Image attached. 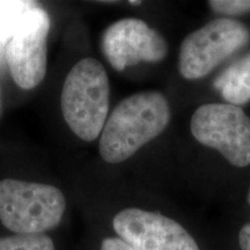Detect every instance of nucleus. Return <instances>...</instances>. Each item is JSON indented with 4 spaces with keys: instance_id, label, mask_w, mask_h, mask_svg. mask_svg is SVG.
Masks as SVG:
<instances>
[{
    "instance_id": "nucleus-1",
    "label": "nucleus",
    "mask_w": 250,
    "mask_h": 250,
    "mask_svg": "<svg viewBox=\"0 0 250 250\" xmlns=\"http://www.w3.org/2000/svg\"><path fill=\"white\" fill-rule=\"evenodd\" d=\"M170 120L167 99L155 90L122 100L109 115L100 138L101 158L120 164L164 132Z\"/></svg>"
},
{
    "instance_id": "nucleus-2",
    "label": "nucleus",
    "mask_w": 250,
    "mask_h": 250,
    "mask_svg": "<svg viewBox=\"0 0 250 250\" xmlns=\"http://www.w3.org/2000/svg\"><path fill=\"white\" fill-rule=\"evenodd\" d=\"M108 74L95 58H83L71 68L62 83L61 107L72 132L85 142L101 134L109 112Z\"/></svg>"
},
{
    "instance_id": "nucleus-3",
    "label": "nucleus",
    "mask_w": 250,
    "mask_h": 250,
    "mask_svg": "<svg viewBox=\"0 0 250 250\" xmlns=\"http://www.w3.org/2000/svg\"><path fill=\"white\" fill-rule=\"evenodd\" d=\"M65 208V196L54 186L0 181V221L14 234H45L59 226Z\"/></svg>"
},
{
    "instance_id": "nucleus-4",
    "label": "nucleus",
    "mask_w": 250,
    "mask_h": 250,
    "mask_svg": "<svg viewBox=\"0 0 250 250\" xmlns=\"http://www.w3.org/2000/svg\"><path fill=\"white\" fill-rule=\"evenodd\" d=\"M249 41L250 31L242 22L215 19L183 40L179 58L181 74L188 80L201 79Z\"/></svg>"
},
{
    "instance_id": "nucleus-5",
    "label": "nucleus",
    "mask_w": 250,
    "mask_h": 250,
    "mask_svg": "<svg viewBox=\"0 0 250 250\" xmlns=\"http://www.w3.org/2000/svg\"><path fill=\"white\" fill-rule=\"evenodd\" d=\"M192 136L217 149L235 167L250 165V117L241 107L228 103L201 105L192 115Z\"/></svg>"
},
{
    "instance_id": "nucleus-6",
    "label": "nucleus",
    "mask_w": 250,
    "mask_h": 250,
    "mask_svg": "<svg viewBox=\"0 0 250 250\" xmlns=\"http://www.w3.org/2000/svg\"><path fill=\"white\" fill-rule=\"evenodd\" d=\"M49 14L35 5L27 11L5 49L11 76L22 89H33L46 74Z\"/></svg>"
},
{
    "instance_id": "nucleus-7",
    "label": "nucleus",
    "mask_w": 250,
    "mask_h": 250,
    "mask_svg": "<svg viewBox=\"0 0 250 250\" xmlns=\"http://www.w3.org/2000/svg\"><path fill=\"white\" fill-rule=\"evenodd\" d=\"M112 227L136 250H201L182 225L158 212L125 208L112 219Z\"/></svg>"
},
{
    "instance_id": "nucleus-8",
    "label": "nucleus",
    "mask_w": 250,
    "mask_h": 250,
    "mask_svg": "<svg viewBox=\"0 0 250 250\" xmlns=\"http://www.w3.org/2000/svg\"><path fill=\"white\" fill-rule=\"evenodd\" d=\"M101 49L116 71H124L142 62H159L168 54L164 36L145 21L133 18L116 21L103 31Z\"/></svg>"
},
{
    "instance_id": "nucleus-9",
    "label": "nucleus",
    "mask_w": 250,
    "mask_h": 250,
    "mask_svg": "<svg viewBox=\"0 0 250 250\" xmlns=\"http://www.w3.org/2000/svg\"><path fill=\"white\" fill-rule=\"evenodd\" d=\"M213 87L228 104L240 107L250 102V52L221 72Z\"/></svg>"
},
{
    "instance_id": "nucleus-10",
    "label": "nucleus",
    "mask_w": 250,
    "mask_h": 250,
    "mask_svg": "<svg viewBox=\"0 0 250 250\" xmlns=\"http://www.w3.org/2000/svg\"><path fill=\"white\" fill-rule=\"evenodd\" d=\"M35 5L34 1H0V52L13 36L24 13Z\"/></svg>"
},
{
    "instance_id": "nucleus-11",
    "label": "nucleus",
    "mask_w": 250,
    "mask_h": 250,
    "mask_svg": "<svg viewBox=\"0 0 250 250\" xmlns=\"http://www.w3.org/2000/svg\"><path fill=\"white\" fill-rule=\"evenodd\" d=\"M0 250H56L46 234H14L0 237Z\"/></svg>"
},
{
    "instance_id": "nucleus-12",
    "label": "nucleus",
    "mask_w": 250,
    "mask_h": 250,
    "mask_svg": "<svg viewBox=\"0 0 250 250\" xmlns=\"http://www.w3.org/2000/svg\"><path fill=\"white\" fill-rule=\"evenodd\" d=\"M208 5L215 13L226 17H235L250 12V0H211Z\"/></svg>"
},
{
    "instance_id": "nucleus-13",
    "label": "nucleus",
    "mask_w": 250,
    "mask_h": 250,
    "mask_svg": "<svg viewBox=\"0 0 250 250\" xmlns=\"http://www.w3.org/2000/svg\"><path fill=\"white\" fill-rule=\"evenodd\" d=\"M100 250H136L132 246L121 237H105L101 243Z\"/></svg>"
},
{
    "instance_id": "nucleus-14",
    "label": "nucleus",
    "mask_w": 250,
    "mask_h": 250,
    "mask_svg": "<svg viewBox=\"0 0 250 250\" xmlns=\"http://www.w3.org/2000/svg\"><path fill=\"white\" fill-rule=\"evenodd\" d=\"M239 242L241 250H250V224H246L240 229Z\"/></svg>"
},
{
    "instance_id": "nucleus-15",
    "label": "nucleus",
    "mask_w": 250,
    "mask_h": 250,
    "mask_svg": "<svg viewBox=\"0 0 250 250\" xmlns=\"http://www.w3.org/2000/svg\"><path fill=\"white\" fill-rule=\"evenodd\" d=\"M142 4V1H130V5H133V6H138Z\"/></svg>"
},
{
    "instance_id": "nucleus-16",
    "label": "nucleus",
    "mask_w": 250,
    "mask_h": 250,
    "mask_svg": "<svg viewBox=\"0 0 250 250\" xmlns=\"http://www.w3.org/2000/svg\"><path fill=\"white\" fill-rule=\"evenodd\" d=\"M0 112H1V90H0Z\"/></svg>"
},
{
    "instance_id": "nucleus-17",
    "label": "nucleus",
    "mask_w": 250,
    "mask_h": 250,
    "mask_svg": "<svg viewBox=\"0 0 250 250\" xmlns=\"http://www.w3.org/2000/svg\"><path fill=\"white\" fill-rule=\"evenodd\" d=\"M248 203L250 204V189H249V192H248Z\"/></svg>"
}]
</instances>
